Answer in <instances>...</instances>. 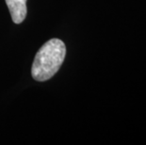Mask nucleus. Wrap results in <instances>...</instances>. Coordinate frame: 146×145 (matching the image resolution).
Here are the masks:
<instances>
[{"label": "nucleus", "mask_w": 146, "mask_h": 145, "mask_svg": "<svg viewBox=\"0 0 146 145\" xmlns=\"http://www.w3.org/2000/svg\"><path fill=\"white\" fill-rule=\"evenodd\" d=\"M14 24H21L27 16V0H5Z\"/></svg>", "instance_id": "obj_2"}, {"label": "nucleus", "mask_w": 146, "mask_h": 145, "mask_svg": "<svg viewBox=\"0 0 146 145\" xmlns=\"http://www.w3.org/2000/svg\"><path fill=\"white\" fill-rule=\"evenodd\" d=\"M66 56V46L60 39L46 42L34 58L31 75L37 81L42 82L53 77L61 66Z\"/></svg>", "instance_id": "obj_1"}]
</instances>
